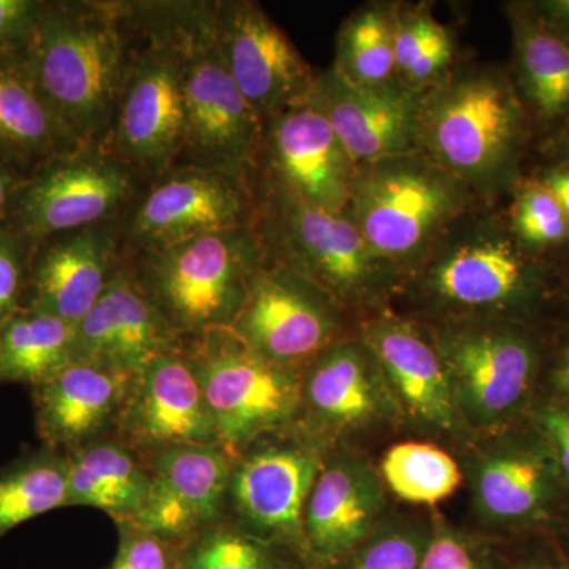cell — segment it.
Returning a JSON list of instances; mask_svg holds the SVG:
<instances>
[{
    "label": "cell",
    "mask_w": 569,
    "mask_h": 569,
    "mask_svg": "<svg viewBox=\"0 0 569 569\" xmlns=\"http://www.w3.org/2000/svg\"><path fill=\"white\" fill-rule=\"evenodd\" d=\"M151 486L148 467L122 441H92L67 458L66 507H92L122 523L140 511Z\"/></svg>",
    "instance_id": "obj_28"
},
{
    "label": "cell",
    "mask_w": 569,
    "mask_h": 569,
    "mask_svg": "<svg viewBox=\"0 0 569 569\" xmlns=\"http://www.w3.org/2000/svg\"><path fill=\"white\" fill-rule=\"evenodd\" d=\"M561 149H563L565 159H567L565 164H569V129L568 132L565 133L563 142H561Z\"/></svg>",
    "instance_id": "obj_48"
},
{
    "label": "cell",
    "mask_w": 569,
    "mask_h": 569,
    "mask_svg": "<svg viewBox=\"0 0 569 569\" xmlns=\"http://www.w3.org/2000/svg\"><path fill=\"white\" fill-rule=\"evenodd\" d=\"M531 10L549 28L569 40V0H541V2H535Z\"/></svg>",
    "instance_id": "obj_43"
},
{
    "label": "cell",
    "mask_w": 569,
    "mask_h": 569,
    "mask_svg": "<svg viewBox=\"0 0 569 569\" xmlns=\"http://www.w3.org/2000/svg\"><path fill=\"white\" fill-rule=\"evenodd\" d=\"M266 260L254 227L129 254L138 282L183 340L231 328Z\"/></svg>",
    "instance_id": "obj_3"
},
{
    "label": "cell",
    "mask_w": 569,
    "mask_h": 569,
    "mask_svg": "<svg viewBox=\"0 0 569 569\" xmlns=\"http://www.w3.org/2000/svg\"><path fill=\"white\" fill-rule=\"evenodd\" d=\"M539 182L556 197L569 217V164H561V167L546 171Z\"/></svg>",
    "instance_id": "obj_45"
},
{
    "label": "cell",
    "mask_w": 569,
    "mask_h": 569,
    "mask_svg": "<svg viewBox=\"0 0 569 569\" xmlns=\"http://www.w3.org/2000/svg\"><path fill=\"white\" fill-rule=\"evenodd\" d=\"M110 569H176L167 539L122 526L121 545Z\"/></svg>",
    "instance_id": "obj_40"
},
{
    "label": "cell",
    "mask_w": 569,
    "mask_h": 569,
    "mask_svg": "<svg viewBox=\"0 0 569 569\" xmlns=\"http://www.w3.org/2000/svg\"><path fill=\"white\" fill-rule=\"evenodd\" d=\"M383 508L380 477L362 460L321 467L302 520L307 556L323 569L336 567L380 526Z\"/></svg>",
    "instance_id": "obj_23"
},
{
    "label": "cell",
    "mask_w": 569,
    "mask_h": 569,
    "mask_svg": "<svg viewBox=\"0 0 569 569\" xmlns=\"http://www.w3.org/2000/svg\"><path fill=\"white\" fill-rule=\"evenodd\" d=\"M516 62L523 97L542 119L569 114V40L531 7L511 13Z\"/></svg>",
    "instance_id": "obj_29"
},
{
    "label": "cell",
    "mask_w": 569,
    "mask_h": 569,
    "mask_svg": "<svg viewBox=\"0 0 569 569\" xmlns=\"http://www.w3.org/2000/svg\"><path fill=\"white\" fill-rule=\"evenodd\" d=\"M396 9L366 6L339 31L332 70L358 86H383L397 80Z\"/></svg>",
    "instance_id": "obj_31"
},
{
    "label": "cell",
    "mask_w": 569,
    "mask_h": 569,
    "mask_svg": "<svg viewBox=\"0 0 569 569\" xmlns=\"http://www.w3.org/2000/svg\"><path fill=\"white\" fill-rule=\"evenodd\" d=\"M254 230L268 260L305 277L328 296L353 298L369 290L385 261L373 252L350 213L307 204L263 179L254 181Z\"/></svg>",
    "instance_id": "obj_8"
},
{
    "label": "cell",
    "mask_w": 569,
    "mask_h": 569,
    "mask_svg": "<svg viewBox=\"0 0 569 569\" xmlns=\"http://www.w3.org/2000/svg\"><path fill=\"white\" fill-rule=\"evenodd\" d=\"M365 346L378 366L395 400L421 425L451 430L459 411L451 380L440 351L413 326L397 320H378L367 326Z\"/></svg>",
    "instance_id": "obj_24"
},
{
    "label": "cell",
    "mask_w": 569,
    "mask_h": 569,
    "mask_svg": "<svg viewBox=\"0 0 569 569\" xmlns=\"http://www.w3.org/2000/svg\"><path fill=\"white\" fill-rule=\"evenodd\" d=\"M533 426L548 441L569 488V403L563 400L542 403L535 410Z\"/></svg>",
    "instance_id": "obj_42"
},
{
    "label": "cell",
    "mask_w": 569,
    "mask_h": 569,
    "mask_svg": "<svg viewBox=\"0 0 569 569\" xmlns=\"http://www.w3.org/2000/svg\"><path fill=\"white\" fill-rule=\"evenodd\" d=\"M179 569H290L271 542L246 531L217 530L193 542Z\"/></svg>",
    "instance_id": "obj_36"
},
{
    "label": "cell",
    "mask_w": 569,
    "mask_h": 569,
    "mask_svg": "<svg viewBox=\"0 0 569 569\" xmlns=\"http://www.w3.org/2000/svg\"><path fill=\"white\" fill-rule=\"evenodd\" d=\"M231 328L264 358L296 367L332 346L337 323L325 291L291 269L266 260Z\"/></svg>",
    "instance_id": "obj_14"
},
{
    "label": "cell",
    "mask_w": 569,
    "mask_h": 569,
    "mask_svg": "<svg viewBox=\"0 0 569 569\" xmlns=\"http://www.w3.org/2000/svg\"><path fill=\"white\" fill-rule=\"evenodd\" d=\"M142 186L110 146L74 149L24 176L10 230L33 247L51 236L122 219Z\"/></svg>",
    "instance_id": "obj_9"
},
{
    "label": "cell",
    "mask_w": 569,
    "mask_h": 569,
    "mask_svg": "<svg viewBox=\"0 0 569 569\" xmlns=\"http://www.w3.org/2000/svg\"><path fill=\"white\" fill-rule=\"evenodd\" d=\"M509 569H569V567L563 552L556 553V556L546 552H533L527 553Z\"/></svg>",
    "instance_id": "obj_46"
},
{
    "label": "cell",
    "mask_w": 569,
    "mask_h": 569,
    "mask_svg": "<svg viewBox=\"0 0 569 569\" xmlns=\"http://www.w3.org/2000/svg\"><path fill=\"white\" fill-rule=\"evenodd\" d=\"M253 178L193 164L170 168L144 183L122 216L127 254L254 227L258 198Z\"/></svg>",
    "instance_id": "obj_10"
},
{
    "label": "cell",
    "mask_w": 569,
    "mask_h": 569,
    "mask_svg": "<svg viewBox=\"0 0 569 569\" xmlns=\"http://www.w3.org/2000/svg\"><path fill=\"white\" fill-rule=\"evenodd\" d=\"M430 531L422 520L380 523L331 569H422Z\"/></svg>",
    "instance_id": "obj_35"
},
{
    "label": "cell",
    "mask_w": 569,
    "mask_h": 569,
    "mask_svg": "<svg viewBox=\"0 0 569 569\" xmlns=\"http://www.w3.org/2000/svg\"><path fill=\"white\" fill-rule=\"evenodd\" d=\"M436 347L451 380L459 417L475 427H496L522 410L541 365L537 340L507 323L456 326Z\"/></svg>",
    "instance_id": "obj_11"
},
{
    "label": "cell",
    "mask_w": 569,
    "mask_h": 569,
    "mask_svg": "<svg viewBox=\"0 0 569 569\" xmlns=\"http://www.w3.org/2000/svg\"><path fill=\"white\" fill-rule=\"evenodd\" d=\"M22 179H24V176L0 160V220L10 217Z\"/></svg>",
    "instance_id": "obj_44"
},
{
    "label": "cell",
    "mask_w": 569,
    "mask_h": 569,
    "mask_svg": "<svg viewBox=\"0 0 569 569\" xmlns=\"http://www.w3.org/2000/svg\"><path fill=\"white\" fill-rule=\"evenodd\" d=\"M116 422L122 443L146 452L181 445L220 447L203 388L182 350L160 356L132 378Z\"/></svg>",
    "instance_id": "obj_18"
},
{
    "label": "cell",
    "mask_w": 569,
    "mask_h": 569,
    "mask_svg": "<svg viewBox=\"0 0 569 569\" xmlns=\"http://www.w3.org/2000/svg\"><path fill=\"white\" fill-rule=\"evenodd\" d=\"M422 99L400 81L358 86L329 69L317 74L307 104L323 116L359 167L417 151Z\"/></svg>",
    "instance_id": "obj_16"
},
{
    "label": "cell",
    "mask_w": 569,
    "mask_h": 569,
    "mask_svg": "<svg viewBox=\"0 0 569 569\" xmlns=\"http://www.w3.org/2000/svg\"><path fill=\"white\" fill-rule=\"evenodd\" d=\"M149 455L148 496L140 511L122 526L170 541L216 522L230 492V455L206 445L168 447Z\"/></svg>",
    "instance_id": "obj_19"
},
{
    "label": "cell",
    "mask_w": 569,
    "mask_h": 569,
    "mask_svg": "<svg viewBox=\"0 0 569 569\" xmlns=\"http://www.w3.org/2000/svg\"><path fill=\"white\" fill-rule=\"evenodd\" d=\"M512 231L520 244L548 249L569 241V217L541 182L527 183L512 206Z\"/></svg>",
    "instance_id": "obj_37"
},
{
    "label": "cell",
    "mask_w": 569,
    "mask_h": 569,
    "mask_svg": "<svg viewBox=\"0 0 569 569\" xmlns=\"http://www.w3.org/2000/svg\"><path fill=\"white\" fill-rule=\"evenodd\" d=\"M182 347V337L134 277L129 257L99 301L74 326L77 359L132 378L160 356Z\"/></svg>",
    "instance_id": "obj_20"
},
{
    "label": "cell",
    "mask_w": 569,
    "mask_h": 569,
    "mask_svg": "<svg viewBox=\"0 0 569 569\" xmlns=\"http://www.w3.org/2000/svg\"><path fill=\"white\" fill-rule=\"evenodd\" d=\"M78 148L37 91L20 56L0 58V160L29 176Z\"/></svg>",
    "instance_id": "obj_27"
},
{
    "label": "cell",
    "mask_w": 569,
    "mask_h": 569,
    "mask_svg": "<svg viewBox=\"0 0 569 569\" xmlns=\"http://www.w3.org/2000/svg\"><path fill=\"white\" fill-rule=\"evenodd\" d=\"M197 0L130 2L133 43L107 144L142 183L178 163L186 137L187 33Z\"/></svg>",
    "instance_id": "obj_2"
},
{
    "label": "cell",
    "mask_w": 569,
    "mask_h": 569,
    "mask_svg": "<svg viewBox=\"0 0 569 569\" xmlns=\"http://www.w3.org/2000/svg\"><path fill=\"white\" fill-rule=\"evenodd\" d=\"M561 552H563L565 560H567V563H568V567H569V548H567L565 550H561Z\"/></svg>",
    "instance_id": "obj_49"
},
{
    "label": "cell",
    "mask_w": 569,
    "mask_h": 569,
    "mask_svg": "<svg viewBox=\"0 0 569 569\" xmlns=\"http://www.w3.org/2000/svg\"><path fill=\"white\" fill-rule=\"evenodd\" d=\"M523 121L508 80L492 71L468 74L422 99L418 148L463 183L490 181L511 170Z\"/></svg>",
    "instance_id": "obj_5"
},
{
    "label": "cell",
    "mask_w": 569,
    "mask_h": 569,
    "mask_svg": "<svg viewBox=\"0 0 569 569\" xmlns=\"http://www.w3.org/2000/svg\"><path fill=\"white\" fill-rule=\"evenodd\" d=\"M257 173L307 204L343 212L356 163L323 116L302 104L264 122Z\"/></svg>",
    "instance_id": "obj_15"
},
{
    "label": "cell",
    "mask_w": 569,
    "mask_h": 569,
    "mask_svg": "<svg viewBox=\"0 0 569 569\" xmlns=\"http://www.w3.org/2000/svg\"><path fill=\"white\" fill-rule=\"evenodd\" d=\"M39 0H0V58H17L39 22Z\"/></svg>",
    "instance_id": "obj_41"
},
{
    "label": "cell",
    "mask_w": 569,
    "mask_h": 569,
    "mask_svg": "<svg viewBox=\"0 0 569 569\" xmlns=\"http://www.w3.org/2000/svg\"><path fill=\"white\" fill-rule=\"evenodd\" d=\"M192 362L228 455L283 426L302 402V378L254 351L233 328L189 337L182 347Z\"/></svg>",
    "instance_id": "obj_6"
},
{
    "label": "cell",
    "mask_w": 569,
    "mask_h": 569,
    "mask_svg": "<svg viewBox=\"0 0 569 569\" xmlns=\"http://www.w3.org/2000/svg\"><path fill=\"white\" fill-rule=\"evenodd\" d=\"M67 503V459L39 455L0 473V537Z\"/></svg>",
    "instance_id": "obj_32"
},
{
    "label": "cell",
    "mask_w": 569,
    "mask_h": 569,
    "mask_svg": "<svg viewBox=\"0 0 569 569\" xmlns=\"http://www.w3.org/2000/svg\"><path fill=\"white\" fill-rule=\"evenodd\" d=\"M302 400L326 425L359 427L387 413L391 392L369 348L337 343L313 359Z\"/></svg>",
    "instance_id": "obj_26"
},
{
    "label": "cell",
    "mask_w": 569,
    "mask_h": 569,
    "mask_svg": "<svg viewBox=\"0 0 569 569\" xmlns=\"http://www.w3.org/2000/svg\"><path fill=\"white\" fill-rule=\"evenodd\" d=\"M212 9V0H197L187 33L186 137L176 164L253 178L264 122L247 103L224 67L213 36Z\"/></svg>",
    "instance_id": "obj_7"
},
{
    "label": "cell",
    "mask_w": 569,
    "mask_h": 569,
    "mask_svg": "<svg viewBox=\"0 0 569 569\" xmlns=\"http://www.w3.org/2000/svg\"><path fill=\"white\" fill-rule=\"evenodd\" d=\"M538 264L511 239L475 236L438 258L429 287L443 302L466 309H518L541 293Z\"/></svg>",
    "instance_id": "obj_22"
},
{
    "label": "cell",
    "mask_w": 569,
    "mask_h": 569,
    "mask_svg": "<svg viewBox=\"0 0 569 569\" xmlns=\"http://www.w3.org/2000/svg\"><path fill=\"white\" fill-rule=\"evenodd\" d=\"M24 241L10 228H0V328L20 312L22 288L28 283Z\"/></svg>",
    "instance_id": "obj_39"
},
{
    "label": "cell",
    "mask_w": 569,
    "mask_h": 569,
    "mask_svg": "<svg viewBox=\"0 0 569 569\" xmlns=\"http://www.w3.org/2000/svg\"><path fill=\"white\" fill-rule=\"evenodd\" d=\"M381 475L397 497L417 505L443 501L462 482L456 460L430 443L396 445L385 456Z\"/></svg>",
    "instance_id": "obj_33"
},
{
    "label": "cell",
    "mask_w": 569,
    "mask_h": 569,
    "mask_svg": "<svg viewBox=\"0 0 569 569\" xmlns=\"http://www.w3.org/2000/svg\"><path fill=\"white\" fill-rule=\"evenodd\" d=\"M422 569H509L488 542L436 520Z\"/></svg>",
    "instance_id": "obj_38"
},
{
    "label": "cell",
    "mask_w": 569,
    "mask_h": 569,
    "mask_svg": "<svg viewBox=\"0 0 569 569\" xmlns=\"http://www.w3.org/2000/svg\"><path fill=\"white\" fill-rule=\"evenodd\" d=\"M395 51L397 80L421 92L443 78L452 61V40L430 11L396 10Z\"/></svg>",
    "instance_id": "obj_34"
},
{
    "label": "cell",
    "mask_w": 569,
    "mask_h": 569,
    "mask_svg": "<svg viewBox=\"0 0 569 569\" xmlns=\"http://www.w3.org/2000/svg\"><path fill=\"white\" fill-rule=\"evenodd\" d=\"M320 458L299 445H269L247 455L231 471L230 497L246 533L269 542L282 539L305 550L307 498L321 470Z\"/></svg>",
    "instance_id": "obj_21"
},
{
    "label": "cell",
    "mask_w": 569,
    "mask_h": 569,
    "mask_svg": "<svg viewBox=\"0 0 569 569\" xmlns=\"http://www.w3.org/2000/svg\"><path fill=\"white\" fill-rule=\"evenodd\" d=\"M132 377L74 359L37 387V422L52 445L81 448L118 419Z\"/></svg>",
    "instance_id": "obj_25"
},
{
    "label": "cell",
    "mask_w": 569,
    "mask_h": 569,
    "mask_svg": "<svg viewBox=\"0 0 569 569\" xmlns=\"http://www.w3.org/2000/svg\"><path fill=\"white\" fill-rule=\"evenodd\" d=\"M466 201L467 183L415 151L356 167L347 212L391 263L421 252Z\"/></svg>",
    "instance_id": "obj_4"
},
{
    "label": "cell",
    "mask_w": 569,
    "mask_h": 569,
    "mask_svg": "<svg viewBox=\"0 0 569 569\" xmlns=\"http://www.w3.org/2000/svg\"><path fill=\"white\" fill-rule=\"evenodd\" d=\"M74 359V328L61 318L26 307L0 328V381L39 387Z\"/></svg>",
    "instance_id": "obj_30"
},
{
    "label": "cell",
    "mask_w": 569,
    "mask_h": 569,
    "mask_svg": "<svg viewBox=\"0 0 569 569\" xmlns=\"http://www.w3.org/2000/svg\"><path fill=\"white\" fill-rule=\"evenodd\" d=\"M133 43L130 2H41L20 59L78 146L107 144Z\"/></svg>",
    "instance_id": "obj_1"
},
{
    "label": "cell",
    "mask_w": 569,
    "mask_h": 569,
    "mask_svg": "<svg viewBox=\"0 0 569 569\" xmlns=\"http://www.w3.org/2000/svg\"><path fill=\"white\" fill-rule=\"evenodd\" d=\"M471 492L479 518L505 531L553 526L569 500L556 458L535 426L505 437L475 460Z\"/></svg>",
    "instance_id": "obj_13"
},
{
    "label": "cell",
    "mask_w": 569,
    "mask_h": 569,
    "mask_svg": "<svg viewBox=\"0 0 569 569\" xmlns=\"http://www.w3.org/2000/svg\"><path fill=\"white\" fill-rule=\"evenodd\" d=\"M28 271V309L80 323L126 264L121 219L51 236Z\"/></svg>",
    "instance_id": "obj_17"
},
{
    "label": "cell",
    "mask_w": 569,
    "mask_h": 569,
    "mask_svg": "<svg viewBox=\"0 0 569 569\" xmlns=\"http://www.w3.org/2000/svg\"><path fill=\"white\" fill-rule=\"evenodd\" d=\"M212 22L228 73L263 122L307 104L317 74L260 3L213 0Z\"/></svg>",
    "instance_id": "obj_12"
},
{
    "label": "cell",
    "mask_w": 569,
    "mask_h": 569,
    "mask_svg": "<svg viewBox=\"0 0 569 569\" xmlns=\"http://www.w3.org/2000/svg\"><path fill=\"white\" fill-rule=\"evenodd\" d=\"M552 383L563 402L569 403V346L561 351L552 370Z\"/></svg>",
    "instance_id": "obj_47"
}]
</instances>
